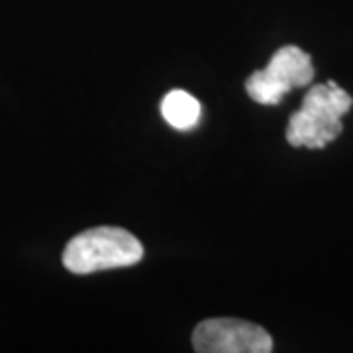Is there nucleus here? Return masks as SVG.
<instances>
[{"instance_id": "4", "label": "nucleus", "mask_w": 353, "mask_h": 353, "mask_svg": "<svg viewBox=\"0 0 353 353\" xmlns=\"http://www.w3.org/2000/svg\"><path fill=\"white\" fill-rule=\"evenodd\" d=\"M192 347L199 353H269V332L253 322L236 318H210L192 332Z\"/></svg>"}, {"instance_id": "2", "label": "nucleus", "mask_w": 353, "mask_h": 353, "mask_svg": "<svg viewBox=\"0 0 353 353\" xmlns=\"http://www.w3.org/2000/svg\"><path fill=\"white\" fill-rule=\"evenodd\" d=\"M143 259V245L124 228L101 226L81 232L67 243L63 265L77 275L130 267Z\"/></svg>"}, {"instance_id": "5", "label": "nucleus", "mask_w": 353, "mask_h": 353, "mask_svg": "<svg viewBox=\"0 0 353 353\" xmlns=\"http://www.w3.org/2000/svg\"><path fill=\"white\" fill-rule=\"evenodd\" d=\"M201 102L185 90H171L161 102L165 122L176 130H189L201 118Z\"/></svg>"}, {"instance_id": "1", "label": "nucleus", "mask_w": 353, "mask_h": 353, "mask_svg": "<svg viewBox=\"0 0 353 353\" xmlns=\"http://www.w3.org/2000/svg\"><path fill=\"white\" fill-rule=\"evenodd\" d=\"M352 104V97L334 81L314 85L306 92L301 110L290 116L287 141L292 148H326L341 134V118L350 112Z\"/></svg>"}, {"instance_id": "3", "label": "nucleus", "mask_w": 353, "mask_h": 353, "mask_svg": "<svg viewBox=\"0 0 353 353\" xmlns=\"http://www.w3.org/2000/svg\"><path fill=\"white\" fill-rule=\"evenodd\" d=\"M312 57L296 46H285L271 57L263 71H255L245 81V90L259 104H279L292 88L312 83Z\"/></svg>"}]
</instances>
